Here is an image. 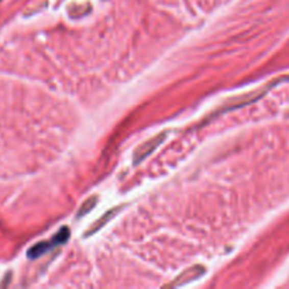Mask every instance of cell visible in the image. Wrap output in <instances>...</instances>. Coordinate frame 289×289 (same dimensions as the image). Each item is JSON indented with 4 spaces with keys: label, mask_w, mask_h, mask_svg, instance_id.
Returning <instances> with one entry per match:
<instances>
[{
    "label": "cell",
    "mask_w": 289,
    "mask_h": 289,
    "mask_svg": "<svg viewBox=\"0 0 289 289\" xmlns=\"http://www.w3.org/2000/svg\"><path fill=\"white\" fill-rule=\"evenodd\" d=\"M205 274V268L202 266H195L192 268H189L186 271H183L179 277L170 283V286H181V285H186V283L195 281L198 278H201Z\"/></svg>",
    "instance_id": "obj_3"
},
{
    "label": "cell",
    "mask_w": 289,
    "mask_h": 289,
    "mask_svg": "<svg viewBox=\"0 0 289 289\" xmlns=\"http://www.w3.org/2000/svg\"><path fill=\"white\" fill-rule=\"evenodd\" d=\"M94 205H96V198H90L88 201L83 203L81 209H79V213H78V218H82L83 214H86L88 212H90V209H93Z\"/></svg>",
    "instance_id": "obj_4"
},
{
    "label": "cell",
    "mask_w": 289,
    "mask_h": 289,
    "mask_svg": "<svg viewBox=\"0 0 289 289\" xmlns=\"http://www.w3.org/2000/svg\"><path fill=\"white\" fill-rule=\"evenodd\" d=\"M164 138H165V134H164V133H161L159 136L154 137V138L148 140L147 142H144L142 146H140V147L137 148L136 153H134V165H138L142 159H146L150 154H153L154 150L158 147L159 144L162 142Z\"/></svg>",
    "instance_id": "obj_2"
},
{
    "label": "cell",
    "mask_w": 289,
    "mask_h": 289,
    "mask_svg": "<svg viewBox=\"0 0 289 289\" xmlns=\"http://www.w3.org/2000/svg\"><path fill=\"white\" fill-rule=\"evenodd\" d=\"M68 237H69V230L68 229H61L57 236L54 237L51 242H44V243H38L37 246L31 248L29 251V257L30 258H37V257H40L42 254H45L47 251H50L53 247H57L59 244H64V243L68 240Z\"/></svg>",
    "instance_id": "obj_1"
}]
</instances>
